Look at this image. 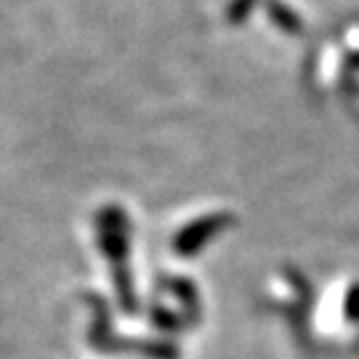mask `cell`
<instances>
[{
    "instance_id": "7a4b0ae2",
    "label": "cell",
    "mask_w": 359,
    "mask_h": 359,
    "mask_svg": "<svg viewBox=\"0 0 359 359\" xmlns=\"http://www.w3.org/2000/svg\"><path fill=\"white\" fill-rule=\"evenodd\" d=\"M348 65H351V67H359V56H351V59H348Z\"/></svg>"
},
{
    "instance_id": "6da1fadb",
    "label": "cell",
    "mask_w": 359,
    "mask_h": 359,
    "mask_svg": "<svg viewBox=\"0 0 359 359\" xmlns=\"http://www.w3.org/2000/svg\"><path fill=\"white\" fill-rule=\"evenodd\" d=\"M346 317L351 322H359V285H354L346 295Z\"/></svg>"
}]
</instances>
